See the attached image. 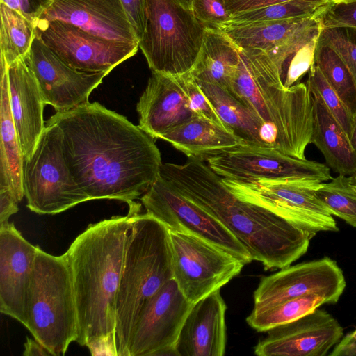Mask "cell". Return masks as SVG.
<instances>
[{
    "instance_id": "4316f807",
    "label": "cell",
    "mask_w": 356,
    "mask_h": 356,
    "mask_svg": "<svg viewBox=\"0 0 356 356\" xmlns=\"http://www.w3.org/2000/svg\"><path fill=\"white\" fill-rule=\"evenodd\" d=\"M195 81L229 131L243 144L264 147L260 138L263 124L243 102L216 83Z\"/></svg>"
},
{
    "instance_id": "3957f363",
    "label": "cell",
    "mask_w": 356,
    "mask_h": 356,
    "mask_svg": "<svg viewBox=\"0 0 356 356\" xmlns=\"http://www.w3.org/2000/svg\"><path fill=\"white\" fill-rule=\"evenodd\" d=\"M132 210L90 225L65 252L72 279L78 335L92 355L118 356L116 299Z\"/></svg>"
},
{
    "instance_id": "ba28073f",
    "label": "cell",
    "mask_w": 356,
    "mask_h": 356,
    "mask_svg": "<svg viewBox=\"0 0 356 356\" xmlns=\"http://www.w3.org/2000/svg\"><path fill=\"white\" fill-rule=\"evenodd\" d=\"M62 139L60 128L46 122L34 152L24 161V196L35 213L56 214L88 201L67 165Z\"/></svg>"
},
{
    "instance_id": "ee69618b",
    "label": "cell",
    "mask_w": 356,
    "mask_h": 356,
    "mask_svg": "<svg viewBox=\"0 0 356 356\" xmlns=\"http://www.w3.org/2000/svg\"><path fill=\"white\" fill-rule=\"evenodd\" d=\"M24 356H45L51 355V353L37 340L27 338L24 343Z\"/></svg>"
},
{
    "instance_id": "7402d4cb",
    "label": "cell",
    "mask_w": 356,
    "mask_h": 356,
    "mask_svg": "<svg viewBox=\"0 0 356 356\" xmlns=\"http://www.w3.org/2000/svg\"><path fill=\"white\" fill-rule=\"evenodd\" d=\"M226 309L220 289L194 303L178 338V356L224 355L227 342Z\"/></svg>"
},
{
    "instance_id": "d6986e66",
    "label": "cell",
    "mask_w": 356,
    "mask_h": 356,
    "mask_svg": "<svg viewBox=\"0 0 356 356\" xmlns=\"http://www.w3.org/2000/svg\"><path fill=\"white\" fill-rule=\"evenodd\" d=\"M38 20H60L107 40L139 44L120 0H51Z\"/></svg>"
},
{
    "instance_id": "b9f144b4",
    "label": "cell",
    "mask_w": 356,
    "mask_h": 356,
    "mask_svg": "<svg viewBox=\"0 0 356 356\" xmlns=\"http://www.w3.org/2000/svg\"><path fill=\"white\" fill-rule=\"evenodd\" d=\"M19 1L22 14L34 24L51 1V0Z\"/></svg>"
},
{
    "instance_id": "681fc988",
    "label": "cell",
    "mask_w": 356,
    "mask_h": 356,
    "mask_svg": "<svg viewBox=\"0 0 356 356\" xmlns=\"http://www.w3.org/2000/svg\"><path fill=\"white\" fill-rule=\"evenodd\" d=\"M333 3H339V2H343V1H352V0H330Z\"/></svg>"
},
{
    "instance_id": "d6a6232c",
    "label": "cell",
    "mask_w": 356,
    "mask_h": 356,
    "mask_svg": "<svg viewBox=\"0 0 356 356\" xmlns=\"http://www.w3.org/2000/svg\"><path fill=\"white\" fill-rule=\"evenodd\" d=\"M317 196L334 215L356 227V191L346 175H339L323 183L316 191Z\"/></svg>"
},
{
    "instance_id": "e575fe53",
    "label": "cell",
    "mask_w": 356,
    "mask_h": 356,
    "mask_svg": "<svg viewBox=\"0 0 356 356\" xmlns=\"http://www.w3.org/2000/svg\"><path fill=\"white\" fill-rule=\"evenodd\" d=\"M318 40L339 54L356 84V28L321 27Z\"/></svg>"
},
{
    "instance_id": "7a4b0ae2",
    "label": "cell",
    "mask_w": 356,
    "mask_h": 356,
    "mask_svg": "<svg viewBox=\"0 0 356 356\" xmlns=\"http://www.w3.org/2000/svg\"><path fill=\"white\" fill-rule=\"evenodd\" d=\"M160 177L219 220L265 270L287 267L307 252L312 236L268 209L238 197L204 160L163 163Z\"/></svg>"
},
{
    "instance_id": "9a60e30c",
    "label": "cell",
    "mask_w": 356,
    "mask_h": 356,
    "mask_svg": "<svg viewBox=\"0 0 356 356\" xmlns=\"http://www.w3.org/2000/svg\"><path fill=\"white\" fill-rule=\"evenodd\" d=\"M194 303L172 278L142 310L128 346L127 356H178L176 346Z\"/></svg>"
},
{
    "instance_id": "277c9868",
    "label": "cell",
    "mask_w": 356,
    "mask_h": 356,
    "mask_svg": "<svg viewBox=\"0 0 356 356\" xmlns=\"http://www.w3.org/2000/svg\"><path fill=\"white\" fill-rule=\"evenodd\" d=\"M239 63L229 90L259 119L264 147L305 159L311 143L313 108L307 83L285 88L266 52L240 49Z\"/></svg>"
},
{
    "instance_id": "5b68a950",
    "label": "cell",
    "mask_w": 356,
    "mask_h": 356,
    "mask_svg": "<svg viewBox=\"0 0 356 356\" xmlns=\"http://www.w3.org/2000/svg\"><path fill=\"white\" fill-rule=\"evenodd\" d=\"M132 210L116 299L115 339L118 356H127L138 317L155 294L173 278L170 232L153 216Z\"/></svg>"
},
{
    "instance_id": "f6af8a7d",
    "label": "cell",
    "mask_w": 356,
    "mask_h": 356,
    "mask_svg": "<svg viewBox=\"0 0 356 356\" xmlns=\"http://www.w3.org/2000/svg\"><path fill=\"white\" fill-rule=\"evenodd\" d=\"M0 3L5 4L8 8L22 14L19 0H0Z\"/></svg>"
},
{
    "instance_id": "cb8c5ba5",
    "label": "cell",
    "mask_w": 356,
    "mask_h": 356,
    "mask_svg": "<svg viewBox=\"0 0 356 356\" xmlns=\"http://www.w3.org/2000/svg\"><path fill=\"white\" fill-rule=\"evenodd\" d=\"M161 139L189 159L202 160L243 144L225 127L197 115L167 132Z\"/></svg>"
},
{
    "instance_id": "30bf717a",
    "label": "cell",
    "mask_w": 356,
    "mask_h": 356,
    "mask_svg": "<svg viewBox=\"0 0 356 356\" xmlns=\"http://www.w3.org/2000/svg\"><path fill=\"white\" fill-rule=\"evenodd\" d=\"M169 232L173 278L184 296L193 303L219 290L245 265L202 237L187 232Z\"/></svg>"
},
{
    "instance_id": "7bdbcfd3",
    "label": "cell",
    "mask_w": 356,
    "mask_h": 356,
    "mask_svg": "<svg viewBox=\"0 0 356 356\" xmlns=\"http://www.w3.org/2000/svg\"><path fill=\"white\" fill-rule=\"evenodd\" d=\"M330 356H356V329L342 337Z\"/></svg>"
},
{
    "instance_id": "2e32d148",
    "label": "cell",
    "mask_w": 356,
    "mask_h": 356,
    "mask_svg": "<svg viewBox=\"0 0 356 356\" xmlns=\"http://www.w3.org/2000/svg\"><path fill=\"white\" fill-rule=\"evenodd\" d=\"M29 58L45 104L56 112L67 111L88 102L91 92L108 74L69 66L36 34Z\"/></svg>"
},
{
    "instance_id": "60d3db41",
    "label": "cell",
    "mask_w": 356,
    "mask_h": 356,
    "mask_svg": "<svg viewBox=\"0 0 356 356\" xmlns=\"http://www.w3.org/2000/svg\"><path fill=\"white\" fill-rule=\"evenodd\" d=\"M19 202L9 188L0 187V225L8 222L9 218L18 211Z\"/></svg>"
},
{
    "instance_id": "f546056e",
    "label": "cell",
    "mask_w": 356,
    "mask_h": 356,
    "mask_svg": "<svg viewBox=\"0 0 356 356\" xmlns=\"http://www.w3.org/2000/svg\"><path fill=\"white\" fill-rule=\"evenodd\" d=\"M314 63L351 115H356V84L339 54L332 47L317 40L314 50Z\"/></svg>"
},
{
    "instance_id": "836d02e7",
    "label": "cell",
    "mask_w": 356,
    "mask_h": 356,
    "mask_svg": "<svg viewBox=\"0 0 356 356\" xmlns=\"http://www.w3.org/2000/svg\"><path fill=\"white\" fill-rule=\"evenodd\" d=\"M307 73L308 79L306 83L317 90L332 115L349 138L353 122V116L337 92L327 83L314 63H313Z\"/></svg>"
},
{
    "instance_id": "83f0119b",
    "label": "cell",
    "mask_w": 356,
    "mask_h": 356,
    "mask_svg": "<svg viewBox=\"0 0 356 356\" xmlns=\"http://www.w3.org/2000/svg\"><path fill=\"white\" fill-rule=\"evenodd\" d=\"M316 17L254 22L225 26L220 29L240 49H255L268 52Z\"/></svg>"
},
{
    "instance_id": "6da1fadb",
    "label": "cell",
    "mask_w": 356,
    "mask_h": 356,
    "mask_svg": "<svg viewBox=\"0 0 356 356\" xmlns=\"http://www.w3.org/2000/svg\"><path fill=\"white\" fill-rule=\"evenodd\" d=\"M47 122L60 128L67 165L88 200H118L129 207L159 177L155 139L98 102L56 112Z\"/></svg>"
},
{
    "instance_id": "d4e9b609",
    "label": "cell",
    "mask_w": 356,
    "mask_h": 356,
    "mask_svg": "<svg viewBox=\"0 0 356 356\" xmlns=\"http://www.w3.org/2000/svg\"><path fill=\"white\" fill-rule=\"evenodd\" d=\"M238 48L220 29L205 27L197 59L189 74L229 90L240 60Z\"/></svg>"
},
{
    "instance_id": "1f68e13d",
    "label": "cell",
    "mask_w": 356,
    "mask_h": 356,
    "mask_svg": "<svg viewBox=\"0 0 356 356\" xmlns=\"http://www.w3.org/2000/svg\"><path fill=\"white\" fill-rule=\"evenodd\" d=\"M331 3L330 0H289L259 9L235 14L232 15L231 22L225 26L297 17H318Z\"/></svg>"
},
{
    "instance_id": "bcb514c9",
    "label": "cell",
    "mask_w": 356,
    "mask_h": 356,
    "mask_svg": "<svg viewBox=\"0 0 356 356\" xmlns=\"http://www.w3.org/2000/svg\"><path fill=\"white\" fill-rule=\"evenodd\" d=\"M349 140L353 149L356 152V115L353 117V122Z\"/></svg>"
},
{
    "instance_id": "ac0fdd59",
    "label": "cell",
    "mask_w": 356,
    "mask_h": 356,
    "mask_svg": "<svg viewBox=\"0 0 356 356\" xmlns=\"http://www.w3.org/2000/svg\"><path fill=\"white\" fill-rule=\"evenodd\" d=\"M38 247L13 222L0 225V311L25 327Z\"/></svg>"
},
{
    "instance_id": "7c38bea8",
    "label": "cell",
    "mask_w": 356,
    "mask_h": 356,
    "mask_svg": "<svg viewBox=\"0 0 356 356\" xmlns=\"http://www.w3.org/2000/svg\"><path fill=\"white\" fill-rule=\"evenodd\" d=\"M223 178L246 181L258 179L330 181V168L321 163L286 155L274 148L241 144L206 159Z\"/></svg>"
},
{
    "instance_id": "f1b7e54d",
    "label": "cell",
    "mask_w": 356,
    "mask_h": 356,
    "mask_svg": "<svg viewBox=\"0 0 356 356\" xmlns=\"http://www.w3.org/2000/svg\"><path fill=\"white\" fill-rule=\"evenodd\" d=\"M1 55L8 66L30 52L35 29L34 23L21 13L0 3Z\"/></svg>"
},
{
    "instance_id": "4fadbf2b",
    "label": "cell",
    "mask_w": 356,
    "mask_h": 356,
    "mask_svg": "<svg viewBox=\"0 0 356 356\" xmlns=\"http://www.w3.org/2000/svg\"><path fill=\"white\" fill-rule=\"evenodd\" d=\"M346 286L343 273L330 257L300 263L262 277L254 292L252 312H260L309 294L336 303Z\"/></svg>"
},
{
    "instance_id": "484cf974",
    "label": "cell",
    "mask_w": 356,
    "mask_h": 356,
    "mask_svg": "<svg viewBox=\"0 0 356 356\" xmlns=\"http://www.w3.org/2000/svg\"><path fill=\"white\" fill-rule=\"evenodd\" d=\"M0 143V187L9 188L20 202L24 196V159L10 111L8 65L1 55Z\"/></svg>"
},
{
    "instance_id": "e0dca14e",
    "label": "cell",
    "mask_w": 356,
    "mask_h": 356,
    "mask_svg": "<svg viewBox=\"0 0 356 356\" xmlns=\"http://www.w3.org/2000/svg\"><path fill=\"white\" fill-rule=\"evenodd\" d=\"M338 321L317 308L302 317L277 326L254 347L258 356H325L343 337Z\"/></svg>"
},
{
    "instance_id": "f35d334b",
    "label": "cell",
    "mask_w": 356,
    "mask_h": 356,
    "mask_svg": "<svg viewBox=\"0 0 356 356\" xmlns=\"http://www.w3.org/2000/svg\"><path fill=\"white\" fill-rule=\"evenodd\" d=\"M120 1L140 41L145 28L147 0H120Z\"/></svg>"
},
{
    "instance_id": "9c48e42d",
    "label": "cell",
    "mask_w": 356,
    "mask_h": 356,
    "mask_svg": "<svg viewBox=\"0 0 356 356\" xmlns=\"http://www.w3.org/2000/svg\"><path fill=\"white\" fill-rule=\"evenodd\" d=\"M238 197L260 205L313 237L319 232H337L330 209L316 193L323 182L305 179H266L240 181L222 177Z\"/></svg>"
},
{
    "instance_id": "8d00e7d4",
    "label": "cell",
    "mask_w": 356,
    "mask_h": 356,
    "mask_svg": "<svg viewBox=\"0 0 356 356\" xmlns=\"http://www.w3.org/2000/svg\"><path fill=\"white\" fill-rule=\"evenodd\" d=\"M317 17L321 27L356 28V0L332 2Z\"/></svg>"
},
{
    "instance_id": "8fae6325",
    "label": "cell",
    "mask_w": 356,
    "mask_h": 356,
    "mask_svg": "<svg viewBox=\"0 0 356 356\" xmlns=\"http://www.w3.org/2000/svg\"><path fill=\"white\" fill-rule=\"evenodd\" d=\"M146 213L153 216L170 231L187 232L218 245L245 264L252 259L247 249L219 220L184 197L159 175L140 197Z\"/></svg>"
},
{
    "instance_id": "ffe728a7",
    "label": "cell",
    "mask_w": 356,
    "mask_h": 356,
    "mask_svg": "<svg viewBox=\"0 0 356 356\" xmlns=\"http://www.w3.org/2000/svg\"><path fill=\"white\" fill-rule=\"evenodd\" d=\"M139 127L154 139L190 120L195 114L186 94L182 76L152 72L137 103Z\"/></svg>"
},
{
    "instance_id": "ab89813d",
    "label": "cell",
    "mask_w": 356,
    "mask_h": 356,
    "mask_svg": "<svg viewBox=\"0 0 356 356\" xmlns=\"http://www.w3.org/2000/svg\"><path fill=\"white\" fill-rule=\"evenodd\" d=\"M227 9L232 15L253 10L289 0H225Z\"/></svg>"
},
{
    "instance_id": "74e56055",
    "label": "cell",
    "mask_w": 356,
    "mask_h": 356,
    "mask_svg": "<svg viewBox=\"0 0 356 356\" xmlns=\"http://www.w3.org/2000/svg\"><path fill=\"white\" fill-rule=\"evenodd\" d=\"M182 78L184 90L193 113L225 127L195 79L189 74L182 75Z\"/></svg>"
},
{
    "instance_id": "5bb4252c",
    "label": "cell",
    "mask_w": 356,
    "mask_h": 356,
    "mask_svg": "<svg viewBox=\"0 0 356 356\" xmlns=\"http://www.w3.org/2000/svg\"><path fill=\"white\" fill-rule=\"evenodd\" d=\"M34 25L41 40L80 71L109 73L139 49V44L107 40L60 20H38Z\"/></svg>"
},
{
    "instance_id": "c3c4849f",
    "label": "cell",
    "mask_w": 356,
    "mask_h": 356,
    "mask_svg": "<svg viewBox=\"0 0 356 356\" xmlns=\"http://www.w3.org/2000/svg\"><path fill=\"white\" fill-rule=\"evenodd\" d=\"M181 4L183 6L186 7L188 9L191 10V4L193 0H175Z\"/></svg>"
},
{
    "instance_id": "4dcf8cb0",
    "label": "cell",
    "mask_w": 356,
    "mask_h": 356,
    "mask_svg": "<svg viewBox=\"0 0 356 356\" xmlns=\"http://www.w3.org/2000/svg\"><path fill=\"white\" fill-rule=\"evenodd\" d=\"M327 303L320 296L309 294L284 302L275 307L248 316V324L258 332L268 331L277 326L297 320Z\"/></svg>"
},
{
    "instance_id": "44dd1931",
    "label": "cell",
    "mask_w": 356,
    "mask_h": 356,
    "mask_svg": "<svg viewBox=\"0 0 356 356\" xmlns=\"http://www.w3.org/2000/svg\"><path fill=\"white\" fill-rule=\"evenodd\" d=\"M29 54L8 66L10 111L24 161L32 155L45 129L43 110L46 104Z\"/></svg>"
},
{
    "instance_id": "603a6c76",
    "label": "cell",
    "mask_w": 356,
    "mask_h": 356,
    "mask_svg": "<svg viewBox=\"0 0 356 356\" xmlns=\"http://www.w3.org/2000/svg\"><path fill=\"white\" fill-rule=\"evenodd\" d=\"M308 86L313 108L311 143L318 147L326 163L335 172L350 175L356 171V152L353 149L348 136L332 115L319 93L313 87Z\"/></svg>"
},
{
    "instance_id": "d590c367",
    "label": "cell",
    "mask_w": 356,
    "mask_h": 356,
    "mask_svg": "<svg viewBox=\"0 0 356 356\" xmlns=\"http://www.w3.org/2000/svg\"><path fill=\"white\" fill-rule=\"evenodd\" d=\"M191 10L204 27L220 29L232 19L225 0H193Z\"/></svg>"
},
{
    "instance_id": "52a82bcc",
    "label": "cell",
    "mask_w": 356,
    "mask_h": 356,
    "mask_svg": "<svg viewBox=\"0 0 356 356\" xmlns=\"http://www.w3.org/2000/svg\"><path fill=\"white\" fill-rule=\"evenodd\" d=\"M205 27L175 0H147L145 31L139 41L152 72H190L199 56Z\"/></svg>"
},
{
    "instance_id": "8992f818",
    "label": "cell",
    "mask_w": 356,
    "mask_h": 356,
    "mask_svg": "<svg viewBox=\"0 0 356 356\" xmlns=\"http://www.w3.org/2000/svg\"><path fill=\"white\" fill-rule=\"evenodd\" d=\"M26 327L53 356L63 355L76 341L78 320L70 265L38 247Z\"/></svg>"
},
{
    "instance_id": "7dc6e473",
    "label": "cell",
    "mask_w": 356,
    "mask_h": 356,
    "mask_svg": "<svg viewBox=\"0 0 356 356\" xmlns=\"http://www.w3.org/2000/svg\"><path fill=\"white\" fill-rule=\"evenodd\" d=\"M348 178L349 184L356 191V171L350 175Z\"/></svg>"
}]
</instances>
